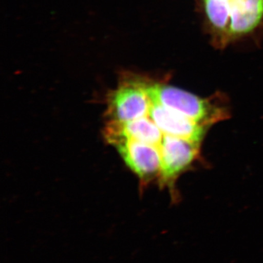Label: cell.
Segmentation results:
<instances>
[{"label":"cell","instance_id":"obj_3","mask_svg":"<svg viewBox=\"0 0 263 263\" xmlns=\"http://www.w3.org/2000/svg\"><path fill=\"white\" fill-rule=\"evenodd\" d=\"M149 79V76L122 71L117 89L110 91L107 98V114L110 120L128 122L148 115Z\"/></svg>","mask_w":263,"mask_h":263},{"label":"cell","instance_id":"obj_1","mask_svg":"<svg viewBox=\"0 0 263 263\" xmlns=\"http://www.w3.org/2000/svg\"><path fill=\"white\" fill-rule=\"evenodd\" d=\"M205 32L224 49L263 25V0H195Z\"/></svg>","mask_w":263,"mask_h":263},{"label":"cell","instance_id":"obj_2","mask_svg":"<svg viewBox=\"0 0 263 263\" xmlns=\"http://www.w3.org/2000/svg\"><path fill=\"white\" fill-rule=\"evenodd\" d=\"M148 93L153 101L205 127L228 117V110L217 96L201 98L152 78L148 82Z\"/></svg>","mask_w":263,"mask_h":263},{"label":"cell","instance_id":"obj_7","mask_svg":"<svg viewBox=\"0 0 263 263\" xmlns=\"http://www.w3.org/2000/svg\"><path fill=\"white\" fill-rule=\"evenodd\" d=\"M163 135L150 117L128 122L110 120L104 129L105 140L113 146L119 142L129 140L160 147Z\"/></svg>","mask_w":263,"mask_h":263},{"label":"cell","instance_id":"obj_4","mask_svg":"<svg viewBox=\"0 0 263 263\" xmlns=\"http://www.w3.org/2000/svg\"><path fill=\"white\" fill-rule=\"evenodd\" d=\"M161 161L160 186L167 187L176 197V182L187 171L200 155V143L176 137L164 136L160 146Z\"/></svg>","mask_w":263,"mask_h":263},{"label":"cell","instance_id":"obj_6","mask_svg":"<svg viewBox=\"0 0 263 263\" xmlns=\"http://www.w3.org/2000/svg\"><path fill=\"white\" fill-rule=\"evenodd\" d=\"M148 116L164 136L183 138L200 143L206 133L208 127L193 122L152 100Z\"/></svg>","mask_w":263,"mask_h":263},{"label":"cell","instance_id":"obj_5","mask_svg":"<svg viewBox=\"0 0 263 263\" xmlns=\"http://www.w3.org/2000/svg\"><path fill=\"white\" fill-rule=\"evenodd\" d=\"M128 167L146 183L160 179L161 155L160 147L135 141H122L114 145Z\"/></svg>","mask_w":263,"mask_h":263}]
</instances>
